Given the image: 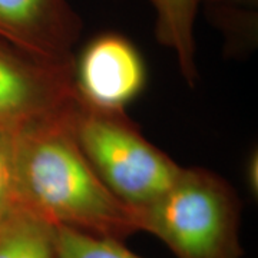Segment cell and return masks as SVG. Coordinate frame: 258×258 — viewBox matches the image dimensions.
I'll list each match as a JSON object with an SVG mask.
<instances>
[{"label": "cell", "mask_w": 258, "mask_h": 258, "mask_svg": "<svg viewBox=\"0 0 258 258\" xmlns=\"http://www.w3.org/2000/svg\"><path fill=\"white\" fill-rule=\"evenodd\" d=\"M228 39L251 43L257 35L258 0H201Z\"/></svg>", "instance_id": "cell-10"}, {"label": "cell", "mask_w": 258, "mask_h": 258, "mask_svg": "<svg viewBox=\"0 0 258 258\" xmlns=\"http://www.w3.org/2000/svg\"><path fill=\"white\" fill-rule=\"evenodd\" d=\"M82 19L68 0H0V39L53 62H74Z\"/></svg>", "instance_id": "cell-6"}, {"label": "cell", "mask_w": 258, "mask_h": 258, "mask_svg": "<svg viewBox=\"0 0 258 258\" xmlns=\"http://www.w3.org/2000/svg\"><path fill=\"white\" fill-rule=\"evenodd\" d=\"M22 210L18 192L16 137L0 132V228Z\"/></svg>", "instance_id": "cell-11"}, {"label": "cell", "mask_w": 258, "mask_h": 258, "mask_svg": "<svg viewBox=\"0 0 258 258\" xmlns=\"http://www.w3.org/2000/svg\"><path fill=\"white\" fill-rule=\"evenodd\" d=\"M72 131L105 185L134 210L166 192L184 168L151 144L125 111L101 109L81 99Z\"/></svg>", "instance_id": "cell-3"}, {"label": "cell", "mask_w": 258, "mask_h": 258, "mask_svg": "<svg viewBox=\"0 0 258 258\" xmlns=\"http://www.w3.org/2000/svg\"><path fill=\"white\" fill-rule=\"evenodd\" d=\"M16 169L22 210L52 227L119 241L139 232L135 210L83 155L72 120L16 137Z\"/></svg>", "instance_id": "cell-1"}, {"label": "cell", "mask_w": 258, "mask_h": 258, "mask_svg": "<svg viewBox=\"0 0 258 258\" xmlns=\"http://www.w3.org/2000/svg\"><path fill=\"white\" fill-rule=\"evenodd\" d=\"M123 242L68 227H53L56 258H144L126 248Z\"/></svg>", "instance_id": "cell-9"}, {"label": "cell", "mask_w": 258, "mask_h": 258, "mask_svg": "<svg viewBox=\"0 0 258 258\" xmlns=\"http://www.w3.org/2000/svg\"><path fill=\"white\" fill-rule=\"evenodd\" d=\"M151 3L157 13L158 42L175 53L182 78L194 86L198 79L194 29L201 0H151Z\"/></svg>", "instance_id": "cell-7"}, {"label": "cell", "mask_w": 258, "mask_h": 258, "mask_svg": "<svg viewBox=\"0 0 258 258\" xmlns=\"http://www.w3.org/2000/svg\"><path fill=\"white\" fill-rule=\"evenodd\" d=\"M74 62L47 60L0 39V132L20 137L72 120L81 101Z\"/></svg>", "instance_id": "cell-4"}, {"label": "cell", "mask_w": 258, "mask_h": 258, "mask_svg": "<svg viewBox=\"0 0 258 258\" xmlns=\"http://www.w3.org/2000/svg\"><path fill=\"white\" fill-rule=\"evenodd\" d=\"M245 182L251 195L257 197L258 194V154L257 151L249 154L245 164Z\"/></svg>", "instance_id": "cell-12"}, {"label": "cell", "mask_w": 258, "mask_h": 258, "mask_svg": "<svg viewBox=\"0 0 258 258\" xmlns=\"http://www.w3.org/2000/svg\"><path fill=\"white\" fill-rule=\"evenodd\" d=\"M139 232L162 241L176 258H242L241 203L224 178L182 168L159 198L135 210Z\"/></svg>", "instance_id": "cell-2"}, {"label": "cell", "mask_w": 258, "mask_h": 258, "mask_svg": "<svg viewBox=\"0 0 258 258\" xmlns=\"http://www.w3.org/2000/svg\"><path fill=\"white\" fill-rule=\"evenodd\" d=\"M0 258H56L53 227L20 210L0 228Z\"/></svg>", "instance_id": "cell-8"}, {"label": "cell", "mask_w": 258, "mask_h": 258, "mask_svg": "<svg viewBox=\"0 0 258 258\" xmlns=\"http://www.w3.org/2000/svg\"><path fill=\"white\" fill-rule=\"evenodd\" d=\"M74 78L85 103L108 111H125L142 92L147 69L129 39L103 33L83 47L74 62Z\"/></svg>", "instance_id": "cell-5"}]
</instances>
